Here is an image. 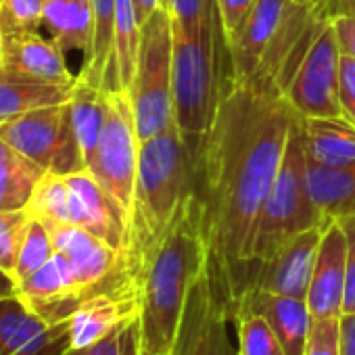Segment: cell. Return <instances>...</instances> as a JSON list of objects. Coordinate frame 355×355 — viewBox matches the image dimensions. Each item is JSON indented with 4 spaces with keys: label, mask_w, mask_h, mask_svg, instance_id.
<instances>
[{
    "label": "cell",
    "mask_w": 355,
    "mask_h": 355,
    "mask_svg": "<svg viewBox=\"0 0 355 355\" xmlns=\"http://www.w3.org/2000/svg\"><path fill=\"white\" fill-rule=\"evenodd\" d=\"M9 295H17V282L15 278L0 270V297H9Z\"/></svg>",
    "instance_id": "b9f144b4"
},
{
    "label": "cell",
    "mask_w": 355,
    "mask_h": 355,
    "mask_svg": "<svg viewBox=\"0 0 355 355\" xmlns=\"http://www.w3.org/2000/svg\"><path fill=\"white\" fill-rule=\"evenodd\" d=\"M44 0H0V38L38 34Z\"/></svg>",
    "instance_id": "4dcf8cb0"
},
{
    "label": "cell",
    "mask_w": 355,
    "mask_h": 355,
    "mask_svg": "<svg viewBox=\"0 0 355 355\" xmlns=\"http://www.w3.org/2000/svg\"><path fill=\"white\" fill-rule=\"evenodd\" d=\"M69 320L49 322L19 295L0 297V355H65Z\"/></svg>",
    "instance_id": "4fadbf2b"
},
{
    "label": "cell",
    "mask_w": 355,
    "mask_h": 355,
    "mask_svg": "<svg viewBox=\"0 0 355 355\" xmlns=\"http://www.w3.org/2000/svg\"><path fill=\"white\" fill-rule=\"evenodd\" d=\"M297 5V0H257L228 44L232 82H249L255 78L266 55L288 26Z\"/></svg>",
    "instance_id": "7c38bea8"
},
{
    "label": "cell",
    "mask_w": 355,
    "mask_h": 355,
    "mask_svg": "<svg viewBox=\"0 0 355 355\" xmlns=\"http://www.w3.org/2000/svg\"><path fill=\"white\" fill-rule=\"evenodd\" d=\"M232 293L220 257L211 251L207 263L189 293L180 326L167 355H239L230 338Z\"/></svg>",
    "instance_id": "ba28073f"
},
{
    "label": "cell",
    "mask_w": 355,
    "mask_h": 355,
    "mask_svg": "<svg viewBox=\"0 0 355 355\" xmlns=\"http://www.w3.org/2000/svg\"><path fill=\"white\" fill-rule=\"evenodd\" d=\"M297 3H301V5H309L311 0H297Z\"/></svg>",
    "instance_id": "ee69618b"
},
{
    "label": "cell",
    "mask_w": 355,
    "mask_h": 355,
    "mask_svg": "<svg viewBox=\"0 0 355 355\" xmlns=\"http://www.w3.org/2000/svg\"><path fill=\"white\" fill-rule=\"evenodd\" d=\"M297 119L274 82L228 78L211 128L199 142L195 189L205 207L209 247L228 276L249 259L255 220Z\"/></svg>",
    "instance_id": "6da1fadb"
},
{
    "label": "cell",
    "mask_w": 355,
    "mask_h": 355,
    "mask_svg": "<svg viewBox=\"0 0 355 355\" xmlns=\"http://www.w3.org/2000/svg\"><path fill=\"white\" fill-rule=\"evenodd\" d=\"M140 353H142V336L136 315L125 324H121L119 328H115L105 338L86 347H78V349L71 347L65 355H140Z\"/></svg>",
    "instance_id": "1f68e13d"
},
{
    "label": "cell",
    "mask_w": 355,
    "mask_h": 355,
    "mask_svg": "<svg viewBox=\"0 0 355 355\" xmlns=\"http://www.w3.org/2000/svg\"><path fill=\"white\" fill-rule=\"evenodd\" d=\"M140 355H163V353H153V351H146V349H142V353Z\"/></svg>",
    "instance_id": "7bdbcfd3"
},
{
    "label": "cell",
    "mask_w": 355,
    "mask_h": 355,
    "mask_svg": "<svg viewBox=\"0 0 355 355\" xmlns=\"http://www.w3.org/2000/svg\"><path fill=\"white\" fill-rule=\"evenodd\" d=\"M347 286V239L338 220H328L322 232L309 291L307 307L313 320L343 315Z\"/></svg>",
    "instance_id": "5bb4252c"
},
{
    "label": "cell",
    "mask_w": 355,
    "mask_h": 355,
    "mask_svg": "<svg viewBox=\"0 0 355 355\" xmlns=\"http://www.w3.org/2000/svg\"><path fill=\"white\" fill-rule=\"evenodd\" d=\"M0 138L49 173L69 175L86 169V161L73 130L69 101L28 111L3 123Z\"/></svg>",
    "instance_id": "30bf717a"
},
{
    "label": "cell",
    "mask_w": 355,
    "mask_h": 355,
    "mask_svg": "<svg viewBox=\"0 0 355 355\" xmlns=\"http://www.w3.org/2000/svg\"><path fill=\"white\" fill-rule=\"evenodd\" d=\"M338 355H355V313H343L340 315Z\"/></svg>",
    "instance_id": "ab89813d"
},
{
    "label": "cell",
    "mask_w": 355,
    "mask_h": 355,
    "mask_svg": "<svg viewBox=\"0 0 355 355\" xmlns=\"http://www.w3.org/2000/svg\"><path fill=\"white\" fill-rule=\"evenodd\" d=\"M32 218L46 224H69V184L59 173H44L28 207Z\"/></svg>",
    "instance_id": "4316f807"
},
{
    "label": "cell",
    "mask_w": 355,
    "mask_h": 355,
    "mask_svg": "<svg viewBox=\"0 0 355 355\" xmlns=\"http://www.w3.org/2000/svg\"><path fill=\"white\" fill-rule=\"evenodd\" d=\"M315 17L322 21H334L338 17H355V0H311L309 3Z\"/></svg>",
    "instance_id": "74e56055"
},
{
    "label": "cell",
    "mask_w": 355,
    "mask_h": 355,
    "mask_svg": "<svg viewBox=\"0 0 355 355\" xmlns=\"http://www.w3.org/2000/svg\"><path fill=\"white\" fill-rule=\"evenodd\" d=\"M307 159L338 167L355 163V123L345 117H301Z\"/></svg>",
    "instance_id": "44dd1931"
},
{
    "label": "cell",
    "mask_w": 355,
    "mask_h": 355,
    "mask_svg": "<svg viewBox=\"0 0 355 355\" xmlns=\"http://www.w3.org/2000/svg\"><path fill=\"white\" fill-rule=\"evenodd\" d=\"M134 5H136V13H138V21L144 24L161 7V0H134Z\"/></svg>",
    "instance_id": "60d3db41"
},
{
    "label": "cell",
    "mask_w": 355,
    "mask_h": 355,
    "mask_svg": "<svg viewBox=\"0 0 355 355\" xmlns=\"http://www.w3.org/2000/svg\"><path fill=\"white\" fill-rule=\"evenodd\" d=\"M347 239V286L343 313H355V214L338 218Z\"/></svg>",
    "instance_id": "d590c367"
},
{
    "label": "cell",
    "mask_w": 355,
    "mask_h": 355,
    "mask_svg": "<svg viewBox=\"0 0 355 355\" xmlns=\"http://www.w3.org/2000/svg\"><path fill=\"white\" fill-rule=\"evenodd\" d=\"M115 7L117 0H90L92 40L78 73L80 80L105 92L121 90L115 65Z\"/></svg>",
    "instance_id": "d6986e66"
},
{
    "label": "cell",
    "mask_w": 355,
    "mask_h": 355,
    "mask_svg": "<svg viewBox=\"0 0 355 355\" xmlns=\"http://www.w3.org/2000/svg\"><path fill=\"white\" fill-rule=\"evenodd\" d=\"M107 94L105 90L90 86L88 82L80 80L76 82L69 105H71V119H73V130L86 161V169L94 157V150L98 146L105 119H107Z\"/></svg>",
    "instance_id": "d4e9b609"
},
{
    "label": "cell",
    "mask_w": 355,
    "mask_h": 355,
    "mask_svg": "<svg viewBox=\"0 0 355 355\" xmlns=\"http://www.w3.org/2000/svg\"><path fill=\"white\" fill-rule=\"evenodd\" d=\"M138 315V299L128 293L117 291H101L84 301L69 315V336L71 347L92 345L115 328L125 324L128 320Z\"/></svg>",
    "instance_id": "e0dca14e"
},
{
    "label": "cell",
    "mask_w": 355,
    "mask_h": 355,
    "mask_svg": "<svg viewBox=\"0 0 355 355\" xmlns=\"http://www.w3.org/2000/svg\"><path fill=\"white\" fill-rule=\"evenodd\" d=\"M338 103L345 119L355 123V59L340 53V76H338Z\"/></svg>",
    "instance_id": "8d00e7d4"
},
{
    "label": "cell",
    "mask_w": 355,
    "mask_h": 355,
    "mask_svg": "<svg viewBox=\"0 0 355 355\" xmlns=\"http://www.w3.org/2000/svg\"><path fill=\"white\" fill-rule=\"evenodd\" d=\"M44 169L0 138V211L26 209Z\"/></svg>",
    "instance_id": "603a6c76"
},
{
    "label": "cell",
    "mask_w": 355,
    "mask_h": 355,
    "mask_svg": "<svg viewBox=\"0 0 355 355\" xmlns=\"http://www.w3.org/2000/svg\"><path fill=\"white\" fill-rule=\"evenodd\" d=\"M324 226L326 224L288 239L268 259H247L245 263H241L236 272L228 276L232 303L245 291H263L295 299H307Z\"/></svg>",
    "instance_id": "8fae6325"
},
{
    "label": "cell",
    "mask_w": 355,
    "mask_h": 355,
    "mask_svg": "<svg viewBox=\"0 0 355 355\" xmlns=\"http://www.w3.org/2000/svg\"><path fill=\"white\" fill-rule=\"evenodd\" d=\"M140 28L134 0H117L115 7V65L119 88L130 90L136 61H138V46H140Z\"/></svg>",
    "instance_id": "484cf974"
},
{
    "label": "cell",
    "mask_w": 355,
    "mask_h": 355,
    "mask_svg": "<svg viewBox=\"0 0 355 355\" xmlns=\"http://www.w3.org/2000/svg\"><path fill=\"white\" fill-rule=\"evenodd\" d=\"M42 21L53 34V42L63 53H88L92 40L90 0H44Z\"/></svg>",
    "instance_id": "cb8c5ba5"
},
{
    "label": "cell",
    "mask_w": 355,
    "mask_h": 355,
    "mask_svg": "<svg viewBox=\"0 0 355 355\" xmlns=\"http://www.w3.org/2000/svg\"><path fill=\"white\" fill-rule=\"evenodd\" d=\"M307 189L326 220L355 214V163L328 167L307 159Z\"/></svg>",
    "instance_id": "7402d4cb"
},
{
    "label": "cell",
    "mask_w": 355,
    "mask_h": 355,
    "mask_svg": "<svg viewBox=\"0 0 355 355\" xmlns=\"http://www.w3.org/2000/svg\"><path fill=\"white\" fill-rule=\"evenodd\" d=\"M173 26V24H171ZM228 51L216 0H209L203 30L189 38L173 28V121L189 140H201L211 128L224 94L222 53Z\"/></svg>",
    "instance_id": "277c9868"
},
{
    "label": "cell",
    "mask_w": 355,
    "mask_h": 355,
    "mask_svg": "<svg viewBox=\"0 0 355 355\" xmlns=\"http://www.w3.org/2000/svg\"><path fill=\"white\" fill-rule=\"evenodd\" d=\"M53 255H55V245H53L51 230L46 228L44 222H40L38 218H32L28 236H26L21 253H19L15 282L19 284L21 280H26L28 276L38 272L42 266H46L53 259Z\"/></svg>",
    "instance_id": "f546056e"
},
{
    "label": "cell",
    "mask_w": 355,
    "mask_h": 355,
    "mask_svg": "<svg viewBox=\"0 0 355 355\" xmlns=\"http://www.w3.org/2000/svg\"><path fill=\"white\" fill-rule=\"evenodd\" d=\"M71 86L53 84L0 63V125L40 107L67 103Z\"/></svg>",
    "instance_id": "ffe728a7"
},
{
    "label": "cell",
    "mask_w": 355,
    "mask_h": 355,
    "mask_svg": "<svg viewBox=\"0 0 355 355\" xmlns=\"http://www.w3.org/2000/svg\"><path fill=\"white\" fill-rule=\"evenodd\" d=\"M32 216L28 209L0 211V270L15 278L19 253L28 236Z\"/></svg>",
    "instance_id": "f1b7e54d"
},
{
    "label": "cell",
    "mask_w": 355,
    "mask_h": 355,
    "mask_svg": "<svg viewBox=\"0 0 355 355\" xmlns=\"http://www.w3.org/2000/svg\"><path fill=\"white\" fill-rule=\"evenodd\" d=\"M326 222L307 189V153L299 117L291 128L280 169L255 220L249 259H268L288 239Z\"/></svg>",
    "instance_id": "5b68a950"
},
{
    "label": "cell",
    "mask_w": 355,
    "mask_h": 355,
    "mask_svg": "<svg viewBox=\"0 0 355 355\" xmlns=\"http://www.w3.org/2000/svg\"><path fill=\"white\" fill-rule=\"evenodd\" d=\"M128 94L140 142L173 123V26L163 7L140 28L136 73Z\"/></svg>",
    "instance_id": "52a82bcc"
},
{
    "label": "cell",
    "mask_w": 355,
    "mask_h": 355,
    "mask_svg": "<svg viewBox=\"0 0 355 355\" xmlns=\"http://www.w3.org/2000/svg\"><path fill=\"white\" fill-rule=\"evenodd\" d=\"M340 49L332 21L313 15L278 88L299 117H343L338 103Z\"/></svg>",
    "instance_id": "8992f818"
},
{
    "label": "cell",
    "mask_w": 355,
    "mask_h": 355,
    "mask_svg": "<svg viewBox=\"0 0 355 355\" xmlns=\"http://www.w3.org/2000/svg\"><path fill=\"white\" fill-rule=\"evenodd\" d=\"M107 103L109 105L105 128L94 157L88 165V171L125 214L130 224L140 157V138L136 132V117L128 90L109 92Z\"/></svg>",
    "instance_id": "9c48e42d"
},
{
    "label": "cell",
    "mask_w": 355,
    "mask_h": 355,
    "mask_svg": "<svg viewBox=\"0 0 355 355\" xmlns=\"http://www.w3.org/2000/svg\"><path fill=\"white\" fill-rule=\"evenodd\" d=\"M239 309L261 313L270 322L286 355H305L311 322H313L305 299H295V297L274 295L263 291H245L232 303V313Z\"/></svg>",
    "instance_id": "2e32d148"
},
{
    "label": "cell",
    "mask_w": 355,
    "mask_h": 355,
    "mask_svg": "<svg viewBox=\"0 0 355 355\" xmlns=\"http://www.w3.org/2000/svg\"><path fill=\"white\" fill-rule=\"evenodd\" d=\"M232 322L236 326L239 355H286L282 343L261 313L239 309L232 313Z\"/></svg>",
    "instance_id": "83f0119b"
},
{
    "label": "cell",
    "mask_w": 355,
    "mask_h": 355,
    "mask_svg": "<svg viewBox=\"0 0 355 355\" xmlns=\"http://www.w3.org/2000/svg\"><path fill=\"white\" fill-rule=\"evenodd\" d=\"M332 26L340 53L355 59V17H338L332 21Z\"/></svg>",
    "instance_id": "f35d334b"
},
{
    "label": "cell",
    "mask_w": 355,
    "mask_h": 355,
    "mask_svg": "<svg viewBox=\"0 0 355 355\" xmlns=\"http://www.w3.org/2000/svg\"><path fill=\"white\" fill-rule=\"evenodd\" d=\"M199 142L189 140L175 121L155 138L140 142L128 249L123 253V272L134 291L144 255L165 232L182 197L195 187Z\"/></svg>",
    "instance_id": "3957f363"
},
{
    "label": "cell",
    "mask_w": 355,
    "mask_h": 355,
    "mask_svg": "<svg viewBox=\"0 0 355 355\" xmlns=\"http://www.w3.org/2000/svg\"><path fill=\"white\" fill-rule=\"evenodd\" d=\"M0 63L61 86L73 88L78 82V76L65 63V53L53 40H44L38 34L0 38Z\"/></svg>",
    "instance_id": "ac0fdd59"
},
{
    "label": "cell",
    "mask_w": 355,
    "mask_h": 355,
    "mask_svg": "<svg viewBox=\"0 0 355 355\" xmlns=\"http://www.w3.org/2000/svg\"><path fill=\"white\" fill-rule=\"evenodd\" d=\"M340 343V318L313 320L305 355H338Z\"/></svg>",
    "instance_id": "836d02e7"
},
{
    "label": "cell",
    "mask_w": 355,
    "mask_h": 355,
    "mask_svg": "<svg viewBox=\"0 0 355 355\" xmlns=\"http://www.w3.org/2000/svg\"><path fill=\"white\" fill-rule=\"evenodd\" d=\"M207 255L205 207L193 187L136 274L142 349L163 355L171 351L189 293L201 276Z\"/></svg>",
    "instance_id": "7a4b0ae2"
},
{
    "label": "cell",
    "mask_w": 355,
    "mask_h": 355,
    "mask_svg": "<svg viewBox=\"0 0 355 355\" xmlns=\"http://www.w3.org/2000/svg\"><path fill=\"white\" fill-rule=\"evenodd\" d=\"M161 7L169 13L173 28L189 38H197L205 24L209 0H161Z\"/></svg>",
    "instance_id": "d6a6232c"
},
{
    "label": "cell",
    "mask_w": 355,
    "mask_h": 355,
    "mask_svg": "<svg viewBox=\"0 0 355 355\" xmlns=\"http://www.w3.org/2000/svg\"><path fill=\"white\" fill-rule=\"evenodd\" d=\"M255 3L257 0H216L218 11H220L222 30L226 36V44H230V40L234 38V34L239 32V28L247 19V15L253 11Z\"/></svg>",
    "instance_id": "e575fe53"
},
{
    "label": "cell",
    "mask_w": 355,
    "mask_h": 355,
    "mask_svg": "<svg viewBox=\"0 0 355 355\" xmlns=\"http://www.w3.org/2000/svg\"><path fill=\"white\" fill-rule=\"evenodd\" d=\"M17 295L49 322L69 320L71 311L86 299L71 263L57 251L46 266L17 284Z\"/></svg>",
    "instance_id": "9a60e30c"
}]
</instances>
